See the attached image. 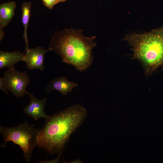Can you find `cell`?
I'll return each instance as SVG.
<instances>
[{"mask_svg":"<svg viewBox=\"0 0 163 163\" xmlns=\"http://www.w3.org/2000/svg\"><path fill=\"white\" fill-rule=\"evenodd\" d=\"M87 115L85 108L74 104L50 116L39 131L37 145L51 154L60 155L69 137L85 121Z\"/></svg>","mask_w":163,"mask_h":163,"instance_id":"6da1fadb","label":"cell"},{"mask_svg":"<svg viewBox=\"0 0 163 163\" xmlns=\"http://www.w3.org/2000/svg\"><path fill=\"white\" fill-rule=\"evenodd\" d=\"M82 31L70 28L55 33L48 48L59 55L63 62L73 66L80 72L85 71L92 65V51L97 45L93 41L95 36L85 37Z\"/></svg>","mask_w":163,"mask_h":163,"instance_id":"7a4b0ae2","label":"cell"},{"mask_svg":"<svg viewBox=\"0 0 163 163\" xmlns=\"http://www.w3.org/2000/svg\"><path fill=\"white\" fill-rule=\"evenodd\" d=\"M132 46L133 58L139 61L147 76L163 64V26L146 33L126 35Z\"/></svg>","mask_w":163,"mask_h":163,"instance_id":"3957f363","label":"cell"},{"mask_svg":"<svg viewBox=\"0 0 163 163\" xmlns=\"http://www.w3.org/2000/svg\"><path fill=\"white\" fill-rule=\"evenodd\" d=\"M34 125H30L27 122L12 127L0 126V132L3 137V144L0 147H6L7 142L11 141L18 145L23 153L26 162L29 163L32 156L34 148L37 145L39 130Z\"/></svg>","mask_w":163,"mask_h":163,"instance_id":"277c9868","label":"cell"},{"mask_svg":"<svg viewBox=\"0 0 163 163\" xmlns=\"http://www.w3.org/2000/svg\"><path fill=\"white\" fill-rule=\"evenodd\" d=\"M3 78L8 90L15 97L19 98L27 94L26 89L30 80L26 70L21 72L15 68L8 69L3 72Z\"/></svg>","mask_w":163,"mask_h":163,"instance_id":"5b68a950","label":"cell"},{"mask_svg":"<svg viewBox=\"0 0 163 163\" xmlns=\"http://www.w3.org/2000/svg\"><path fill=\"white\" fill-rule=\"evenodd\" d=\"M49 51L48 48L45 49L42 47L37 46L35 48H29L25 52L24 61L26 63L27 69L43 71L45 54Z\"/></svg>","mask_w":163,"mask_h":163,"instance_id":"8992f818","label":"cell"},{"mask_svg":"<svg viewBox=\"0 0 163 163\" xmlns=\"http://www.w3.org/2000/svg\"><path fill=\"white\" fill-rule=\"evenodd\" d=\"M30 101V103L24 108V112L35 120L41 118L46 119L50 116L45 114L44 112L45 107L47 102L46 97L40 100L37 98L31 92H28Z\"/></svg>","mask_w":163,"mask_h":163,"instance_id":"52a82bcc","label":"cell"},{"mask_svg":"<svg viewBox=\"0 0 163 163\" xmlns=\"http://www.w3.org/2000/svg\"><path fill=\"white\" fill-rule=\"evenodd\" d=\"M78 85V84L69 81L65 77L61 76L51 80L45 91L47 94H50L52 91H57L62 95H66Z\"/></svg>","mask_w":163,"mask_h":163,"instance_id":"ba28073f","label":"cell"},{"mask_svg":"<svg viewBox=\"0 0 163 163\" xmlns=\"http://www.w3.org/2000/svg\"><path fill=\"white\" fill-rule=\"evenodd\" d=\"M24 53L19 51L12 52L0 51V69L7 68L8 69L14 68L17 63L24 60Z\"/></svg>","mask_w":163,"mask_h":163,"instance_id":"9c48e42d","label":"cell"},{"mask_svg":"<svg viewBox=\"0 0 163 163\" xmlns=\"http://www.w3.org/2000/svg\"><path fill=\"white\" fill-rule=\"evenodd\" d=\"M15 3L10 1L0 5V31L7 26L15 14Z\"/></svg>","mask_w":163,"mask_h":163,"instance_id":"30bf717a","label":"cell"},{"mask_svg":"<svg viewBox=\"0 0 163 163\" xmlns=\"http://www.w3.org/2000/svg\"><path fill=\"white\" fill-rule=\"evenodd\" d=\"M31 5L32 3L31 2H24L22 3L21 6L22 14L21 21L24 27V32L23 36L26 45L25 52H26L29 48L28 47V41L27 30L30 17Z\"/></svg>","mask_w":163,"mask_h":163,"instance_id":"8fae6325","label":"cell"},{"mask_svg":"<svg viewBox=\"0 0 163 163\" xmlns=\"http://www.w3.org/2000/svg\"><path fill=\"white\" fill-rule=\"evenodd\" d=\"M44 5L48 9H52L55 5L58 3V0H42Z\"/></svg>","mask_w":163,"mask_h":163,"instance_id":"7c38bea8","label":"cell"},{"mask_svg":"<svg viewBox=\"0 0 163 163\" xmlns=\"http://www.w3.org/2000/svg\"><path fill=\"white\" fill-rule=\"evenodd\" d=\"M0 89L4 93L8 94V88L6 83L3 77H0Z\"/></svg>","mask_w":163,"mask_h":163,"instance_id":"4fadbf2b","label":"cell"},{"mask_svg":"<svg viewBox=\"0 0 163 163\" xmlns=\"http://www.w3.org/2000/svg\"><path fill=\"white\" fill-rule=\"evenodd\" d=\"M60 155H58V157L56 159H55L54 160H45V161H40L39 163H50V162H59V160L60 159Z\"/></svg>","mask_w":163,"mask_h":163,"instance_id":"5bb4252c","label":"cell"},{"mask_svg":"<svg viewBox=\"0 0 163 163\" xmlns=\"http://www.w3.org/2000/svg\"><path fill=\"white\" fill-rule=\"evenodd\" d=\"M67 0H58V2H64L66 1Z\"/></svg>","mask_w":163,"mask_h":163,"instance_id":"9a60e30c","label":"cell"}]
</instances>
